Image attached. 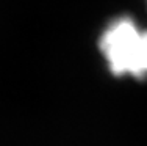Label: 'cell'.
I'll return each instance as SVG.
<instances>
[{
	"mask_svg": "<svg viewBox=\"0 0 147 146\" xmlns=\"http://www.w3.org/2000/svg\"><path fill=\"white\" fill-rule=\"evenodd\" d=\"M99 47L113 75L147 79V29L133 17H114L102 32Z\"/></svg>",
	"mask_w": 147,
	"mask_h": 146,
	"instance_id": "obj_1",
	"label": "cell"
}]
</instances>
